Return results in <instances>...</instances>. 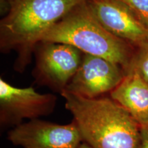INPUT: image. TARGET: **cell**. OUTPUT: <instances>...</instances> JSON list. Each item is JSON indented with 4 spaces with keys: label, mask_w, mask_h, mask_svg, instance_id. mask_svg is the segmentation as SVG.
<instances>
[{
    "label": "cell",
    "mask_w": 148,
    "mask_h": 148,
    "mask_svg": "<svg viewBox=\"0 0 148 148\" xmlns=\"http://www.w3.org/2000/svg\"><path fill=\"white\" fill-rule=\"evenodd\" d=\"M85 0H0V51H15L13 68L23 73L42 36Z\"/></svg>",
    "instance_id": "1"
},
{
    "label": "cell",
    "mask_w": 148,
    "mask_h": 148,
    "mask_svg": "<svg viewBox=\"0 0 148 148\" xmlns=\"http://www.w3.org/2000/svg\"><path fill=\"white\" fill-rule=\"evenodd\" d=\"M60 95L83 142L92 148H140V125L110 97L88 99L66 90Z\"/></svg>",
    "instance_id": "2"
},
{
    "label": "cell",
    "mask_w": 148,
    "mask_h": 148,
    "mask_svg": "<svg viewBox=\"0 0 148 148\" xmlns=\"http://www.w3.org/2000/svg\"><path fill=\"white\" fill-rule=\"evenodd\" d=\"M40 41L66 43L86 54L102 57L126 69L135 47L109 32L96 19L86 0L53 25Z\"/></svg>",
    "instance_id": "3"
},
{
    "label": "cell",
    "mask_w": 148,
    "mask_h": 148,
    "mask_svg": "<svg viewBox=\"0 0 148 148\" xmlns=\"http://www.w3.org/2000/svg\"><path fill=\"white\" fill-rule=\"evenodd\" d=\"M84 53L66 43L40 41L35 47V82L61 94L78 69Z\"/></svg>",
    "instance_id": "4"
},
{
    "label": "cell",
    "mask_w": 148,
    "mask_h": 148,
    "mask_svg": "<svg viewBox=\"0 0 148 148\" xmlns=\"http://www.w3.org/2000/svg\"><path fill=\"white\" fill-rule=\"evenodd\" d=\"M57 97L42 94L32 87L12 86L0 78V125L14 127L24 119H37L52 113Z\"/></svg>",
    "instance_id": "5"
},
{
    "label": "cell",
    "mask_w": 148,
    "mask_h": 148,
    "mask_svg": "<svg viewBox=\"0 0 148 148\" xmlns=\"http://www.w3.org/2000/svg\"><path fill=\"white\" fill-rule=\"evenodd\" d=\"M7 138L23 148H77L83 142L73 120L68 124L30 120L10 130Z\"/></svg>",
    "instance_id": "6"
},
{
    "label": "cell",
    "mask_w": 148,
    "mask_h": 148,
    "mask_svg": "<svg viewBox=\"0 0 148 148\" xmlns=\"http://www.w3.org/2000/svg\"><path fill=\"white\" fill-rule=\"evenodd\" d=\"M125 75L123 68L115 62L84 53L78 69L64 90L88 99L99 97L110 94Z\"/></svg>",
    "instance_id": "7"
},
{
    "label": "cell",
    "mask_w": 148,
    "mask_h": 148,
    "mask_svg": "<svg viewBox=\"0 0 148 148\" xmlns=\"http://www.w3.org/2000/svg\"><path fill=\"white\" fill-rule=\"evenodd\" d=\"M90 12L109 32L134 47L148 42V29L120 0H86Z\"/></svg>",
    "instance_id": "8"
},
{
    "label": "cell",
    "mask_w": 148,
    "mask_h": 148,
    "mask_svg": "<svg viewBox=\"0 0 148 148\" xmlns=\"http://www.w3.org/2000/svg\"><path fill=\"white\" fill-rule=\"evenodd\" d=\"M110 97L123 107L140 127L148 125V83L136 73H128Z\"/></svg>",
    "instance_id": "9"
},
{
    "label": "cell",
    "mask_w": 148,
    "mask_h": 148,
    "mask_svg": "<svg viewBox=\"0 0 148 148\" xmlns=\"http://www.w3.org/2000/svg\"><path fill=\"white\" fill-rule=\"evenodd\" d=\"M125 73H136L148 83V42L135 47Z\"/></svg>",
    "instance_id": "10"
},
{
    "label": "cell",
    "mask_w": 148,
    "mask_h": 148,
    "mask_svg": "<svg viewBox=\"0 0 148 148\" xmlns=\"http://www.w3.org/2000/svg\"><path fill=\"white\" fill-rule=\"evenodd\" d=\"M148 29V0H120Z\"/></svg>",
    "instance_id": "11"
},
{
    "label": "cell",
    "mask_w": 148,
    "mask_h": 148,
    "mask_svg": "<svg viewBox=\"0 0 148 148\" xmlns=\"http://www.w3.org/2000/svg\"><path fill=\"white\" fill-rule=\"evenodd\" d=\"M140 148H148V125L140 127Z\"/></svg>",
    "instance_id": "12"
},
{
    "label": "cell",
    "mask_w": 148,
    "mask_h": 148,
    "mask_svg": "<svg viewBox=\"0 0 148 148\" xmlns=\"http://www.w3.org/2000/svg\"><path fill=\"white\" fill-rule=\"evenodd\" d=\"M77 148H92V147H90V145H88L87 143H84V142H82V143L78 146V147Z\"/></svg>",
    "instance_id": "13"
}]
</instances>
